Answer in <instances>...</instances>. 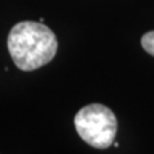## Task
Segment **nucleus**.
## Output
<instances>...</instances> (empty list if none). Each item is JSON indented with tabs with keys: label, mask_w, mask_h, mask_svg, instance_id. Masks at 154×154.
I'll return each mask as SVG.
<instances>
[{
	"label": "nucleus",
	"mask_w": 154,
	"mask_h": 154,
	"mask_svg": "<svg viewBox=\"0 0 154 154\" xmlns=\"http://www.w3.org/2000/svg\"><path fill=\"white\" fill-rule=\"evenodd\" d=\"M141 45L144 48V50L154 57V31L146 32L141 37Z\"/></svg>",
	"instance_id": "obj_3"
},
{
	"label": "nucleus",
	"mask_w": 154,
	"mask_h": 154,
	"mask_svg": "<svg viewBox=\"0 0 154 154\" xmlns=\"http://www.w3.org/2000/svg\"><path fill=\"white\" fill-rule=\"evenodd\" d=\"M77 134L85 143L96 149H107L113 144L117 132V118L103 104H89L75 117Z\"/></svg>",
	"instance_id": "obj_2"
},
{
	"label": "nucleus",
	"mask_w": 154,
	"mask_h": 154,
	"mask_svg": "<svg viewBox=\"0 0 154 154\" xmlns=\"http://www.w3.org/2000/svg\"><path fill=\"white\" fill-rule=\"evenodd\" d=\"M8 50L19 69L35 71L53 60L58 40L42 22L25 21L13 26L9 32Z\"/></svg>",
	"instance_id": "obj_1"
}]
</instances>
